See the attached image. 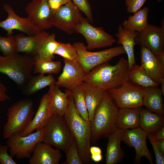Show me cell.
I'll return each mask as SVG.
<instances>
[{
	"instance_id": "obj_1",
	"label": "cell",
	"mask_w": 164,
	"mask_h": 164,
	"mask_svg": "<svg viewBox=\"0 0 164 164\" xmlns=\"http://www.w3.org/2000/svg\"><path fill=\"white\" fill-rule=\"evenodd\" d=\"M129 70L128 60L122 57L114 65L107 62L95 67L87 74L84 82L108 91L129 80Z\"/></svg>"
},
{
	"instance_id": "obj_2",
	"label": "cell",
	"mask_w": 164,
	"mask_h": 164,
	"mask_svg": "<svg viewBox=\"0 0 164 164\" xmlns=\"http://www.w3.org/2000/svg\"><path fill=\"white\" fill-rule=\"evenodd\" d=\"M119 108L108 91H104L103 98L96 107L91 121V142L96 144L118 128L115 119Z\"/></svg>"
},
{
	"instance_id": "obj_3",
	"label": "cell",
	"mask_w": 164,
	"mask_h": 164,
	"mask_svg": "<svg viewBox=\"0 0 164 164\" xmlns=\"http://www.w3.org/2000/svg\"><path fill=\"white\" fill-rule=\"evenodd\" d=\"M63 118L76 141L83 163L91 164L90 147L91 122L79 114L74 104L71 91L69 104Z\"/></svg>"
},
{
	"instance_id": "obj_4",
	"label": "cell",
	"mask_w": 164,
	"mask_h": 164,
	"mask_svg": "<svg viewBox=\"0 0 164 164\" xmlns=\"http://www.w3.org/2000/svg\"><path fill=\"white\" fill-rule=\"evenodd\" d=\"M35 56L16 53L9 56L0 55V73L5 74L22 88L32 76Z\"/></svg>"
},
{
	"instance_id": "obj_5",
	"label": "cell",
	"mask_w": 164,
	"mask_h": 164,
	"mask_svg": "<svg viewBox=\"0 0 164 164\" xmlns=\"http://www.w3.org/2000/svg\"><path fill=\"white\" fill-rule=\"evenodd\" d=\"M33 102L29 98L20 99L8 108L7 121L3 128V137L7 139L12 134H21L26 129L34 115Z\"/></svg>"
},
{
	"instance_id": "obj_6",
	"label": "cell",
	"mask_w": 164,
	"mask_h": 164,
	"mask_svg": "<svg viewBox=\"0 0 164 164\" xmlns=\"http://www.w3.org/2000/svg\"><path fill=\"white\" fill-rule=\"evenodd\" d=\"M45 127L43 142L65 152L74 138L63 117L53 115Z\"/></svg>"
},
{
	"instance_id": "obj_7",
	"label": "cell",
	"mask_w": 164,
	"mask_h": 164,
	"mask_svg": "<svg viewBox=\"0 0 164 164\" xmlns=\"http://www.w3.org/2000/svg\"><path fill=\"white\" fill-rule=\"evenodd\" d=\"M73 45L78 54L77 61L82 67L87 74L97 66L108 62L115 56L126 53L122 46L92 52L89 51L86 46L82 42L75 43Z\"/></svg>"
},
{
	"instance_id": "obj_8",
	"label": "cell",
	"mask_w": 164,
	"mask_h": 164,
	"mask_svg": "<svg viewBox=\"0 0 164 164\" xmlns=\"http://www.w3.org/2000/svg\"><path fill=\"white\" fill-rule=\"evenodd\" d=\"M45 132L44 127L26 136L17 133L12 134L7 138L6 141L10 155L17 159H29L36 144L43 142Z\"/></svg>"
},
{
	"instance_id": "obj_9",
	"label": "cell",
	"mask_w": 164,
	"mask_h": 164,
	"mask_svg": "<svg viewBox=\"0 0 164 164\" xmlns=\"http://www.w3.org/2000/svg\"><path fill=\"white\" fill-rule=\"evenodd\" d=\"M145 88L129 80L121 86L108 91L120 108H137L143 106Z\"/></svg>"
},
{
	"instance_id": "obj_10",
	"label": "cell",
	"mask_w": 164,
	"mask_h": 164,
	"mask_svg": "<svg viewBox=\"0 0 164 164\" xmlns=\"http://www.w3.org/2000/svg\"><path fill=\"white\" fill-rule=\"evenodd\" d=\"M75 32L81 34L84 37L88 50L111 47L116 42V40L107 33L103 28L92 26L87 18H84L75 28Z\"/></svg>"
},
{
	"instance_id": "obj_11",
	"label": "cell",
	"mask_w": 164,
	"mask_h": 164,
	"mask_svg": "<svg viewBox=\"0 0 164 164\" xmlns=\"http://www.w3.org/2000/svg\"><path fill=\"white\" fill-rule=\"evenodd\" d=\"M84 18L81 11L71 2L60 6L56 10L53 16V25L57 29L71 34L75 32V28Z\"/></svg>"
},
{
	"instance_id": "obj_12",
	"label": "cell",
	"mask_w": 164,
	"mask_h": 164,
	"mask_svg": "<svg viewBox=\"0 0 164 164\" xmlns=\"http://www.w3.org/2000/svg\"><path fill=\"white\" fill-rule=\"evenodd\" d=\"M25 12L32 23L41 31L53 26L54 13L45 0H32L26 5Z\"/></svg>"
},
{
	"instance_id": "obj_13",
	"label": "cell",
	"mask_w": 164,
	"mask_h": 164,
	"mask_svg": "<svg viewBox=\"0 0 164 164\" xmlns=\"http://www.w3.org/2000/svg\"><path fill=\"white\" fill-rule=\"evenodd\" d=\"M137 44L150 50L158 57L164 53V28L148 24L135 39Z\"/></svg>"
},
{
	"instance_id": "obj_14",
	"label": "cell",
	"mask_w": 164,
	"mask_h": 164,
	"mask_svg": "<svg viewBox=\"0 0 164 164\" xmlns=\"http://www.w3.org/2000/svg\"><path fill=\"white\" fill-rule=\"evenodd\" d=\"M4 10L7 13V18L0 21V27L7 32L8 36L13 34V30L17 29L28 36L36 34L42 31L36 26L27 17H22L17 15L9 4L3 5Z\"/></svg>"
},
{
	"instance_id": "obj_15",
	"label": "cell",
	"mask_w": 164,
	"mask_h": 164,
	"mask_svg": "<svg viewBox=\"0 0 164 164\" xmlns=\"http://www.w3.org/2000/svg\"><path fill=\"white\" fill-rule=\"evenodd\" d=\"M148 134L140 127L124 130L122 139L128 146L134 148L136 152L135 161L140 163L141 158L145 157L151 164H153L152 156L146 144Z\"/></svg>"
},
{
	"instance_id": "obj_16",
	"label": "cell",
	"mask_w": 164,
	"mask_h": 164,
	"mask_svg": "<svg viewBox=\"0 0 164 164\" xmlns=\"http://www.w3.org/2000/svg\"><path fill=\"white\" fill-rule=\"evenodd\" d=\"M63 60L64 65L62 72L55 84L59 87L72 90L84 82L87 74L77 61Z\"/></svg>"
},
{
	"instance_id": "obj_17",
	"label": "cell",
	"mask_w": 164,
	"mask_h": 164,
	"mask_svg": "<svg viewBox=\"0 0 164 164\" xmlns=\"http://www.w3.org/2000/svg\"><path fill=\"white\" fill-rule=\"evenodd\" d=\"M141 65L146 74L160 85L164 82V64L148 48L141 46Z\"/></svg>"
},
{
	"instance_id": "obj_18",
	"label": "cell",
	"mask_w": 164,
	"mask_h": 164,
	"mask_svg": "<svg viewBox=\"0 0 164 164\" xmlns=\"http://www.w3.org/2000/svg\"><path fill=\"white\" fill-rule=\"evenodd\" d=\"M62 155L60 150L41 142L36 145L31 157L30 164H58Z\"/></svg>"
},
{
	"instance_id": "obj_19",
	"label": "cell",
	"mask_w": 164,
	"mask_h": 164,
	"mask_svg": "<svg viewBox=\"0 0 164 164\" xmlns=\"http://www.w3.org/2000/svg\"><path fill=\"white\" fill-rule=\"evenodd\" d=\"M49 35V33L43 30L31 36H25L22 33L15 35L17 52L35 56Z\"/></svg>"
},
{
	"instance_id": "obj_20",
	"label": "cell",
	"mask_w": 164,
	"mask_h": 164,
	"mask_svg": "<svg viewBox=\"0 0 164 164\" xmlns=\"http://www.w3.org/2000/svg\"><path fill=\"white\" fill-rule=\"evenodd\" d=\"M48 92V107L52 115L56 114L63 117L68 107L71 90L67 89L62 92L54 84L50 86Z\"/></svg>"
},
{
	"instance_id": "obj_21",
	"label": "cell",
	"mask_w": 164,
	"mask_h": 164,
	"mask_svg": "<svg viewBox=\"0 0 164 164\" xmlns=\"http://www.w3.org/2000/svg\"><path fill=\"white\" fill-rule=\"evenodd\" d=\"M124 130L117 128L107 137L108 142L106 147V164H116L123 159L125 153L121 147V143Z\"/></svg>"
},
{
	"instance_id": "obj_22",
	"label": "cell",
	"mask_w": 164,
	"mask_h": 164,
	"mask_svg": "<svg viewBox=\"0 0 164 164\" xmlns=\"http://www.w3.org/2000/svg\"><path fill=\"white\" fill-rule=\"evenodd\" d=\"M51 116L49 110L48 95L47 93L41 97L35 116L21 135L26 136L32 133L35 130L45 127Z\"/></svg>"
},
{
	"instance_id": "obj_23",
	"label": "cell",
	"mask_w": 164,
	"mask_h": 164,
	"mask_svg": "<svg viewBox=\"0 0 164 164\" xmlns=\"http://www.w3.org/2000/svg\"><path fill=\"white\" fill-rule=\"evenodd\" d=\"M118 32L115 35L117 38L118 44H121L127 54L129 69L136 64L134 54V47L137 44L135 38L138 32L136 31H128L120 24L117 28Z\"/></svg>"
},
{
	"instance_id": "obj_24",
	"label": "cell",
	"mask_w": 164,
	"mask_h": 164,
	"mask_svg": "<svg viewBox=\"0 0 164 164\" xmlns=\"http://www.w3.org/2000/svg\"><path fill=\"white\" fill-rule=\"evenodd\" d=\"M142 109V107L119 108L115 119L117 128L125 130L140 127Z\"/></svg>"
},
{
	"instance_id": "obj_25",
	"label": "cell",
	"mask_w": 164,
	"mask_h": 164,
	"mask_svg": "<svg viewBox=\"0 0 164 164\" xmlns=\"http://www.w3.org/2000/svg\"><path fill=\"white\" fill-rule=\"evenodd\" d=\"M163 95L158 86L145 87L142 99V105L157 114L164 115Z\"/></svg>"
},
{
	"instance_id": "obj_26",
	"label": "cell",
	"mask_w": 164,
	"mask_h": 164,
	"mask_svg": "<svg viewBox=\"0 0 164 164\" xmlns=\"http://www.w3.org/2000/svg\"><path fill=\"white\" fill-rule=\"evenodd\" d=\"M81 85L85 94V101L88 114L89 120L93 118L95 109L101 101L104 91L91 84L85 82Z\"/></svg>"
},
{
	"instance_id": "obj_27",
	"label": "cell",
	"mask_w": 164,
	"mask_h": 164,
	"mask_svg": "<svg viewBox=\"0 0 164 164\" xmlns=\"http://www.w3.org/2000/svg\"><path fill=\"white\" fill-rule=\"evenodd\" d=\"M163 115L142 108L139 118V127L148 134H154L164 126Z\"/></svg>"
},
{
	"instance_id": "obj_28",
	"label": "cell",
	"mask_w": 164,
	"mask_h": 164,
	"mask_svg": "<svg viewBox=\"0 0 164 164\" xmlns=\"http://www.w3.org/2000/svg\"><path fill=\"white\" fill-rule=\"evenodd\" d=\"M56 81L52 74L47 76L39 73L32 76L22 88V94L26 96L34 94L39 91L51 84Z\"/></svg>"
},
{
	"instance_id": "obj_29",
	"label": "cell",
	"mask_w": 164,
	"mask_h": 164,
	"mask_svg": "<svg viewBox=\"0 0 164 164\" xmlns=\"http://www.w3.org/2000/svg\"><path fill=\"white\" fill-rule=\"evenodd\" d=\"M149 9L147 7L140 9L125 19L121 24L126 30L140 32L148 24V17Z\"/></svg>"
},
{
	"instance_id": "obj_30",
	"label": "cell",
	"mask_w": 164,
	"mask_h": 164,
	"mask_svg": "<svg viewBox=\"0 0 164 164\" xmlns=\"http://www.w3.org/2000/svg\"><path fill=\"white\" fill-rule=\"evenodd\" d=\"M128 76L129 80L145 87L159 85L146 74L141 65H134L129 70Z\"/></svg>"
},
{
	"instance_id": "obj_31",
	"label": "cell",
	"mask_w": 164,
	"mask_h": 164,
	"mask_svg": "<svg viewBox=\"0 0 164 164\" xmlns=\"http://www.w3.org/2000/svg\"><path fill=\"white\" fill-rule=\"evenodd\" d=\"M33 72L34 73L57 74L60 71L62 65L60 61L47 60L40 58L36 55Z\"/></svg>"
},
{
	"instance_id": "obj_32",
	"label": "cell",
	"mask_w": 164,
	"mask_h": 164,
	"mask_svg": "<svg viewBox=\"0 0 164 164\" xmlns=\"http://www.w3.org/2000/svg\"><path fill=\"white\" fill-rule=\"evenodd\" d=\"M55 34L49 35L39 48L36 56L43 60H51L54 58V53L58 43L55 39Z\"/></svg>"
},
{
	"instance_id": "obj_33",
	"label": "cell",
	"mask_w": 164,
	"mask_h": 164,
	"mask_svg": "<svg viewBox=\"0 0 164 164\" xmlns=\"http://www.w3.org/2000/svg\"><path fill=\"white\" fill-rule=\"evenodd\" d=\"M75 105L80 116L85 120L89 121L84 91L81 84L71 90Z\"/></svg>"
},
{
	"instance_id": "obj_34",
	"label": "cell",
	"mask_w": 164,
	"mask_h": 164,
	"mask_svg": "<svg viewBox=\"0 0 164 164\" xmlns=\"http://www.w3.org/2000/svg\"><path fill=\"white\" fill-rule=\"evenodd\" d=\"M58 46L54 54L61 56L64 59L70 61H77L78 54L73 45L70 43H64L58 42Z\"/></svg>"
},
{
	"instance_id": "obj_35",
	"label": "cell",
	"mask_w": 164,
	"mask_h": 164,
	"mask_svg": "<svg viewBox=\"0 0 164 164\" xmlns=\"http://www.w3.org/2000/svg\"><path fill=\"white\" fill-rule=\"evenodd\" d=\"M0 51L5 56L17 53L16 42L13 34L6 37H3L0 35Z\"/></svg>"
},
{
	"instance_id": "obj_36",
	"label": "cell",
	"mask_w": 164,
	"mask_h": 164,
	"mask_svg": "<svg viewBox=\"0 0 164 164\" xmlns=\"http://www.w3.org/2000/svg\"><path fill=\"white\" fill-rule=\"evenodd\" d=\"M65 153L66 160L62 164H83L76 142L74 139Z\"/></svg>"
},
{
	"instance_id": "obj_37",
	"label": "cell",
	"mask_w": 164,
	"mask_h": 164,
	"mask_svg": "<svg viewBox=\"0 0 164 164\" xmlns=\"http://www.w3.org/2000/svg\"><path fill=\"white\" fill-rule=\"evenodd\" d=\"M72 2L87 17L89 22L92 23L93 19L91 8L88 0H72Z\"/></svg>"
},
{
	"instance_id": "obj_38",
	"label": "cell",
	"mask_w": 164,
	"mask_h": 164,
	"mask_svg": "<svg viewBox=\"0 0 164 164\" xmlns=\"http://www.w3.org/2000/svg\"><path fill=\"white\" fill-rule=\"evenodd\" d=\"M148 138L153 147L155 158L156 164H164V153L159 148L156 140L154 137V134H148Z\"/></svg>"
},
{
	"instance_id": "obj_39",
	"label": "cell",
	"mask_w": 164,
	"mask_h": 164,
	"mask_svg": "<svg viewBox=\"0 0 164 164\" xmlns=\"http://www.w3.org/2000/svg\"><path fill=\"white\" fill-rule=\"evenodd\" d=\"M9 148L6 145L0 144V163L1 164H16L13 157L8 153Z\"/></svg>"
},
{
	"instance_id": "obj_40",
	"label": "cell",
	"mask_w": 164,
	"mask_h": 164,
	"mask_svg": "<svg viewBox=\"0 0 164 164\" xmlns=\"http://www.w3.org/2000/svg\"><path fill=\"white\" fill-rule=\"evenodd\" d=\"M147 0H125L127 12L134 13L140 9Z\"/></svg>"
},
{
	"instance_id": "obj_41",
	"label": "cell",
	"mask_w": 164,
	"mask_h": 164,
	"mask_svg": "<svg viewBox=\"0 0 164 164\" xmlns=\"http://www.w3.org/2000/svg\"><path fill=\"white\" fill-rule=\"evenodd\" d=\"M71 0H48L49 6L54 13L56 10L60 6L68 3Z\"/></svg>"
},
{
	"instance_id": "obj_42",
	"label": "cell",
	"mask_w": 164,
	"mask_h": 164,
	"mask_svg": "<svg viewBox=\"0 0 164 164\" xmlns=\"http://www.w3.org/2000/svg\"><path fill=\"white\" fill-rule=\"evenodd\" d=\"M6 88L5 86L0 82V101L4 102L10 99L6 93Z\"/></svg>"
},
{
	"instance_id": "obj_43",
	"label": "cell",
	"mask_w": 164,
	"mask_h": 164,
	"mask_svg": "<svg viewBox=\"0 0 164 164\" xmlns=\"http://www.w3.org/2000/svg\"><path fill=\"white\" fill-rule=\"evenodd\" d=\"M154 137L156 140L164 139V126L154 134Z\"/></svg>"
},
{
	"instance_id": "obj_44",
	"label": "cell",
	"mask_w": 164,
	"mask_h": 164,
	"mask_svg": "<svg viewBox=\"0 0 164 164\" xmlns=\"http://www.w3.org/2000/svg\"><path fill=\"white\" fill-rule=\"evenodd\" d=\"M89 152L91 155L101 154L102 153L101 150L99 147L95 146L90 147Z\"/></svg>"
},
{
	"instance_id": "obj_45",
	"label": "cell",
	"mask_w": 164,
	"mask_h": 164,
	"mask_svg": "<svg viewBox=\"0 0 164 164\" xmlns=\"http://www.w3.org/2000/svg\"><path fill=\"white\" fill-rule=\"evenodd\" d=\"M91 157L92 160L95 162H100L103 158L101 154L91 155Z\"/></svg>"
},
{
	"instance_id": "obj_46",
	"label": "cell",
	"mask_w": 164,
	"mask_h": 164,
	"mask_svg": "<svg viewBox=\"0 0 164 164\" xmlns=\"http://www.w3.org/2000/svg\"><path fill=\"white\" fill-rule=\"evenodd\" d=\"M156 142L159 148L164 153V139L156 140Z\"/></svg>"
},
{
	"instance_id": "obj_47",
	"label": "cell",
	"mask_w": 164,
	"mask_h": 164,
	"mask_svg": "<svg viewBox=\"0 0 164 164\" xmlns=\"http://www.w3.org/2000/svg\"><path fill=\"white\" fill-rule=\"evenodd\" d=\"M157 0L158 2H161L162 1V0Z\"/></svg>"
},
{
	"instance_id": "obj_48",
	"label": "cell",
	"mask_w": 164,
	"mask_h": 164,
	"mask_svg": "<svg viewBox=\"0 0 164 164\" xmlns=\"http://www.w3.org/2000/svg\"><path fill=\"white\" fill-rule=\"evenodd\" d=\"M45 0L47 1H48V0Z\"/></svg>"
}]
</instances>
